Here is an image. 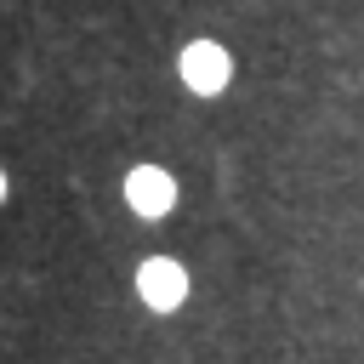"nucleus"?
I'll return each instance as SVG.
<instances>
[{
	"label": "nucleus",
	"instance_id": "2",
	"mask_svg": "<svg viewBox=\"0 0 364 364\" xmlns=\"http://www.w3.org/2000/svg\"><path fill=\"white\" fill-rule=\"evenodd\" d=\"M228 74H233V63H228V51L216 46V40H193L188 51H182V80L193 85V91H222L228 85Z\"/></svg>",
	"mask_w": 364,
	"mask_h": 364
},
{
	"label": "nucleus",
	"instance_id": "3",
	"mask_svg": "<svg viewBox=\"0 0 364 364\" xmlns=\"http://www.w3.org/2000/svg\"><path fill=\"white\" fill-rule=\"evenodd\" d=\"M125 199H131L136 216H165V210L176 205V182H171L159 165H136V171L125 176Z\"/></svg>",
	"mask_w": 364,
	"mask_h": 364
},
{
	"label": "nucleus",
	"instance_id": "1",
	"mask_svg": "<svg viewBox=\"0 0 364 364\" xmlns=\"http://www.w3.org/2000/svg\"><path fill=\"white\" fill-rule=\"evenodd\" d=\"M136 290H142V301H148L154 313H171V307H182V296H188V273H182L171 256H154V262L136 267Z\"/></svg>",
	"mask_w": 364,
	"mask_h": 364
}]
</instances>
